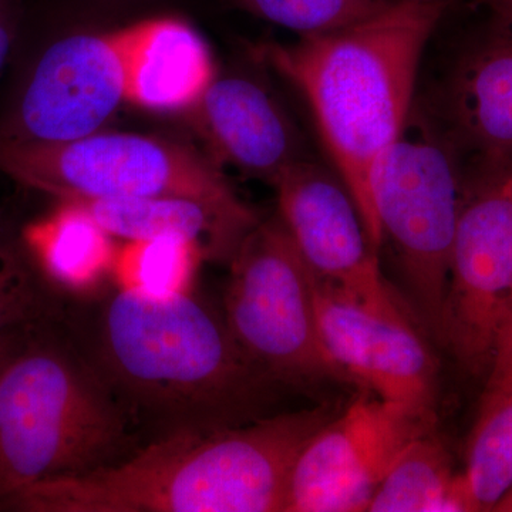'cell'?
<instances>
[{
  "label": "cell",
  "instance_id": "6da1fadb",
  "mask_svg": "<svg viewBox=\"0 0 512 512\" xmlns=\"http://www.w3.org/2000/svg\"><path fill=\"white\" fill-rule=\"evenodd\" d=\"M83 316L66 309L67 329L150 440L255 420L272 380L239 349L224 316L198 299L126 285Z\"/></svg>",
  "mask_w": 512,
  "mask_h": 512
},
{
  "label": "cell",
  "instance_id": "7a4b0ae2",
  "mask_svg": "<svg viewBox=\"0 0 512 512\" xmlns=\"http://www.w3.org/2000/svg\"><path fill=\"white\" fill-rule=\"evenodd\" d=\"M332 407L215 430H178L80 476L32 485L8 512H286L293 468Z\"/></svg>",
  "mask_w": 512,
  "mask_h": 512
},
{
  "label": "cell",
  "instance_id": "3957f363",
  "mask_svg": "<svg viewBox=\"0 0 512 512\" xmlns=\"http://www.w3.org/2000/svg\"><path fill=\"white\" fill-rule=\"evenodd\" d=\"M447 6L396 0L350 28L254 49L255 59L298 90L311 109L320 141L376 254L382 235L370 177L410 119L421 57Z\"/></svg>",
  "mask_w": 512,
  "mask_h": 512
},
{
  "label": "cell",
  "instance_id": "277c9868",
  "mask_svg": "<svg viewBox=\"0 0 512 512\" xmlns=\"http://www.w3.org/2000/svg\"><path fill=\"white\" fill-rule=\"evenodd\" d=\"M143 446L64 318L36 326L0 370V504L32 485L110 466Z\"/></svg>",
  "mask_w": 512,
  "mask_h": 512
},
{
  "label": "cell",
  "instance_id": "5b68a950",
  "mask_svg": "<svg viewBox=\"0 0 512 512\" xmlns=\"http://www.w3.org/2000/svg\"><path fill=\"white\" fill-rule=\"evenodd\" d=\"M464 158L440 124L410 114L370 177L373 208L427 329L440 340L448 264L466 190Z\"/></svg>",
  "mask_w": 512,
  "mask_h": 512
},
{
  "label": "cell",
  "instance_id": "8992f818",
  "mask_svg": "<svg viewBox=\"0 0 512 512\" xmlns=\"http://www.w3.org/2000/svg\"><path fill=\"white\" fill-rule=\"evenodd\" d=\"M0 173L60 201L187 197L245 205L210 157L143 134L97 131L66 143L0 137Z\"/></svg>",
  "mask_w": 512,
  "mask_h": 512
},
{
  "label": "cell",
  "instance_id": "52a82bcc",
  "mask_svg": "<svg viewBox=\"0 0 512 512\" xmlns=\"http://www.w3.org/2000/svg\"><path fill=\"white\" fill-rule=\"evenodd\" d=\"M229 265L224 319L256 369L272 382L349 383L320 336L315 275L279 215L259 221Z\"/></svg>",
  "mask_w": 512,
  "mask_h": 512
},
{
  "label": "cell",
  "instance_id": "ba28073f",
  "mask_svg": "<svg viewBox=\"0 0 512 512\" xmlns=\"http://www.w3.org/2000/svg\"><path fill=\"white\" fill-rule=\"evenodd\" d=\"M512 318V174L473 170L448 264L440 342L488 373Z\"/></svg>",
  "mask_w": 512,
  "mask_h": 512
},
{
  "label": "cell",
  "instance_id": "9c48e42d",
  "mask_svg": "<svg viewBox=\"0 0 512 512\" xmlns=\"http://www.w3.org/2000/svg\"><path fill=\"white\" fill-rule=\"evenodd\" d=\"M126 101V26L74 33L37 60L0 137L66 143L101 131Z\"/></svg>",
  "mask_w": 512,
  "mask_h": 512
},
{
  "label": "cell",
  "instance_id": "30bf717a",
  "mask_svg": "<svg viewBox=\"0 0 512 512\" xmlns=\"http://www.w3.org/2000/svg\"><path fill=\"white\" fill-rule=\"evenodd\" d=\"M434 427L436 417L362 394L303 448L286 512L367 511L399 451Z\"/></svg>",
  "mask_w": 512,
  "mask_h": 512
},
{
  "label": "cell",
  "instance_id": "8fae6325",
  "mask_svg": "<svg viewBox=\"0 0 512 512\" xmlns=\"http://www.w3.org/2000/svg\"><path fill=\"white\" fill-rule=\"evenodd\" d=\"M284 221L316 281L380 315L409 319L384 281L352 195L335 171L313 158L275 185Z\"/></svg>",
  "mask_w": 512,
  "mask_h": 512
},
{
  "label": "cell",
  "instance_id": "7c38bea8",
  "mask_svg": "<svg viewBox=\"0 0 512 512\" xmlns=\"http://www.w3.org/2000/svg\"><path fill=\"white\" fill-rule=\"evenodd\" d=\"M315 302L320 336L349 383L436 417V360L412 320L380 315L319 281Z\"/></svg>",
  "mask_w": 512,
  "mask_h": 512
},
{
  "label": "cell",
  "instance_id": "4fadbf2b",
  "mask_svg": "<svg viewBox=\"0 0 512 512\" xmlns=\"http://www.w3.org/2000/svg\"><path fill=\"white\" fill-rule=\"evenodd\" d=\"M436 111L473 170L512 174V19L491 15L461 50Z\"/></svg>",
  "mask_w": 512,
  "mask_h": 512
},
{
  "label": "cell",
  "instance_id": "5bb4252c",
  "mask_svg": "<svg viewBox=\"0 0 512 512\" xmlns=\"http://www.w3.org/2000/svg\"><path fill=\"white\" fill-rule=\"evenodd\" d=\"M184 114L218 167L229 165L274 187L289 168L312 158L278 97L249 74L215 77Z\"/></svg>",
  "mask_w": 512,
  "mask_h": 512
},
{
  "label": "cell",
  "instance_id": "9a60e30c",
  "mask_svg": "<svg viewBox=\"0 0 512 512\" xmlns=\"http://www.w3.org/2000/svg\"><path fill=\"white\" fill-rule=\"evenodd\" d=\"M217 77L210 47L174 16L126 26V101L141 109L190 110Z\"/></svg>",
  "mask_w": 512,
  "mask_h": 512
},
{
  "label": "cell",
  "instance_id": "2e32d148",
  "mask_svg": "<svg viewBox=\"0 0 512 512\" xmlns=\"http://www.w3.org/2000/svg\"><path fill=\"white\" fill-rule=\"evenodd\" d=\"M70 202L82 205L111 237L127 241L180 239L194 245L202 259L229 264L259 224L248 205L224 207L187 197Z\"/></svg>",
  "mask_w": 512,
  "mask_h": 512
},
{
  "label": "cell",
  "instance_id": "e0dca14e",
  "mask_svg": "<svg viewBox=\"0 0 512 512\" xmlns=\"http://www.w3.org/2000/svg\"><path fill=\"white\" fill-rule=\"evenodd\" d=\"M62 205L22 232L33 261L53 288L86 291L116 264L111 235L76 202Z\"/></svg>",
  "mask_w": 512,
  "mask_h": 512
},
{
  "label": "cell",
  "instance_id": "ac0fdd59",
  "mask_svg": "<svg viewBox=\"0 0 512 512\" xmlns=\"http://www.w3.org/2000/svg\"><path fill=\"white\" fill-rule=\"evenodd\" d=\"M370 512H470L463 474L434 430L406 444L377 487Z\"/></svg>",
  "mask_w": 512,
  "mask_h": 512
},
{
  "label": "cell",
  "instance_id": "d6986e66",
  "mask_svg": "<svg viewBox=\"0 0 512 512\" xmlns=\"http://www.w3.org/2000/svg\"><path fill=\"white\" fill-rule=\"evenodd\" d=\"M461 474L473 511H494L512 487V390L481 410Z\"/></svg>",
  "mask_w": 512,
  "mask_h": 512
},
{
  "label": "cell",
  "instance_id": "ffe728a7",
  "mask_svg": "<svg viewBox=\"0 0 512 512\" xmlns=\"http://www.w3.org/2000/svg\"><path fill=\"white\" fill-rule=\"evenodd\" d=\"M66 308L33 261L22 237L0 225V333L62 320Z\"/></svg>",
  "mask_w": 512,
  "mask_h": 512
},
{
  "label": "cell",
  "instance_id": "44dd1931",
  "mask_svg": "<svg viewBox=\"0 0 512 512\" xmlns=\"http://www.w3.org/2000/svg\"><path fill=\"white\" fill-rule=\"evenodd\" d=\"M299 36L338 32L379 15L396 0H228Z\"/></svg>",
  "mask_w": 512,
  "mask_h": 512
},
{
  "label": "cell",
  "instance_id": "7402d4cb",
  "mask_svg": "<svg viewBox=\"0 0 512 512\" xmlns=\"http://www.w3.org/2000/svg\"><path fill=\"white\" fill-rule=\"evenodd\" d=\"M121 256H116L130 284L154 292L181 291L190 278L201 252L190 242L180 239L128 241Z\"/></svg>",
  "mask_w": 512,
  "mask_h": 512
},
{
  "label": "cell",
  "instance_id": "603a6c76",
  "mask_svg": "<svg viewBox=\"0 0 512 512\" xmlns=\"http://www.w3.org/2000/svg\"><path fill=\"white\" fill-rule=\"evenodd\" d=\"M510 390H512V318L501 336L488 370L480 412L497 402Z\"/></svg>",
  "mask_w": 512,
  "mask_h": 512
},
{
  "label": "cell",
  "instance_id": "cb8c5ba5",
  "mask_svg": "<svg viewBox=\"0 0 512 512\" xmlns=\"http://www.w3.org/2000/svg\"><path fill=\"white\" fill-rule=\"evenodd\" d=\"M19 23V0H0V72L8 62Z\"/></svg>",
  "mask_w": 512,
  "mask_h": 512
},
{
  "label": "cell",
  "instance_id": "d4e9b609",
  "mask_svg": "<svg viewBox=\"0 0 512 512\" xmlns=\"http://www.w3.org/2000/svg\"><path fill=\"white\" fill-rule=\"evenodd\" d=\"M36 328V326H35ZM33 328L8 330L0 333V370L28 340Z\"/></svg>",
  "mask_w": 512,
  "mask_h": 512
},
{
  "label": "cell",
  "instance_id": "484cf974",
  "mask_svg": "<svg viewBox=\"0 0 512 512\" xmlns=\"http://www.w3.org/2000/svg\"><path fill=\"white\" fill-rule=\"evenodd\" d=\"M485 8L490 10V15L500 18L512 19V0H478Z\"/></svg>",
  "mask_w": 512,
  "mask_h": 512
},
{
  "label": "cell",
  "instance_id": "4316f807",
  "mask_svg": "<svg viewBox=\"0 0 512 512\" xmlns=\"http://www.w3.org/2000/svg\"><path fill=\"white\" fill-rule=\"evenodd\" d=\"M494 511H512V487L504 494V497L498 501Z\"/></svg>",
  "mask_w": 512,
  "mask_h": 512
},
{
  "label": "cell",
  "instance_id": "83f0119b",
  "mask_svg": "<svg viewBox=\"0 0 512 512\" xmlns=\"http://www.w3.org/2000/svg\"><path fill=\"white\" fill-rule=\"evenodd\" d=\"M412 2H443V3H450L451 0H412Z\"/></svg>",
  "mask_w": 512,
  "mask_h": 512
}]
</instances>
